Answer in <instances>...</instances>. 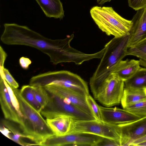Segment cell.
Listing matches in <instances>:
<instances>
[{"instance_id":"obj_1","label":"cell","mask_w":146,"mask_h":146,"mask_svg":"<svg viewBox=\"0 0 146 146\" xmlns=\"http://www.w3.org/2000/svg\"><path fill=\"white\" fill-rule=\"evenodd\" d=\"M1 40L9 45H22L36 48L46 54L53 64L72 62L80 65L85 62L87 54L72 47L73 34L62 39L53 40L44 37L28 27L15 23H5Z\"/></svg>"},{"instance_id":"obj_2","label":"cell","mask_w":146,"mask_h":146,"mask_svg":"<svg viewBox=\"0 0 146 146\" xmlns=\"http://www.w3.org/2000/svg\"><path fill=\"white\" fill-rule=\"evenodd\" d=\"M19 102L21 112L23 118L19 125L22 132L36 145H40L46 138L54 135L46 120L40 113L29 104L21 96L20 90L11 87Z\"/></svg>"},{"instance_id":"obj_3","label":"cell","mask_w":146,"mask_h":146,"mask_svg":"<svg viewBox=\"0 0 146 146\" xmlns=\"http://www.w3.org/2000/svg\"><path fill=\"white\" fill-rule=\"evenodd\" d=\"M129 37V33L120 37H114L105 45L104 54L90 78V87L104 82L111 74L115 65L127 56Z\"/></svg>"},{"instance_id":"obj_4","label":"cell","mask_w":146,"mask_h":146,"mask_svg":"<svg viewBox=\"0 0 146 146\" xmlns=\"http://www.w3.org/2000/svg\"><path fill=\"white\" fill-rule=\"evenodd\" d=\"M90 13L98 27L108 35L118 37L129 33L131 20L122 17L112 7L95 6L90 9Z\"/></svg>"},{"instance_id":"obj_5","label":"cell","mask_w":146,"mask_h":146,"mask_svg":"<svg viewBox=\"0 0 146 146\" xmlns=\"http://www.w3.org/2000/svg\"><path fill=\"white\" fill-rule=\"evenodd\" d=\"M29 83L32 86L42 87L55 84L82 95L89 94L86 82L77 74L67 70L50 71L39 74L32 77Z\"/></svg>"},{"instance_id":"obj_6","label":"cell","mask_w":146,"mask_h":146,"mask_svg":"<svg viewBox=\"0 0 146 146\" xmlns=\"http://www.w3.org/2000/svg\"><path fill=\"white\" fill-rule=\"evenodd\" d=\"M90 88L94 99L105 107H111L121 103L124 81L110 74L104 82Z\"/></svg>"},{"instance_id":"obj_7","label":"cell","mask_w":146,"mask_h":146,"mask_svg":"<svg viewBox=\"0 0 146 146\" xmlns=\"http://www.w3.org/2000/svg\"><path fill=\"white\" fill-rule=\"evenodd\" d=\"M50 94L49 101L40 112L46 119L64 115L76 120L96 119L95 117L83 111L67 100Z\"/></svg>"},{"instance_id":"obj_8","label":"cell","mask_w":146,"mask_h":146,"mask_svg":"<svg viewBox=\"0 0 146 146\" xmlns=\"http://www.w3.org/2000/svg\"><path fill=\"white\" fill-rule=\"evenodd\" d=\"M87 133L120 141V131L118 125H113L96 119H73L69 134Z\"/></svg>"},{"instance_id":"obj_9","label":"cell","mask_w":146,"mask_h":146,"mask_svg":"<svg viewBox=\"0 0 146 146\" xmlns=\"http://www.w3.org/2000/svg\"><path fill=\"white\" fill-rule=\"evenodd\" d=\"M102 138L100 136L87 133L69 134L62 135H54L45 139L40 146H97Z\"/></svg>"},{"instance_id":"obj_10","label":"cell","mask_w":146,"mask_h":146,"mask_svg":"<svg viewBox=\"0 0 146 146\" xmlns=\"http://www.w3.org/2000/svg\"><path fill=\"white\" fill-rule=\"evenodd\" d=\"M43 87L50 94L67 100L83 111L95 117L87 103L86 96L80 94L66 87L55 84H50Z\"/></svg>"},{"instance_id":"obj_11","label":"cell","mask_w":146,"mask_h":146,"mask_svg":"<svg viewBox=\"0 0 146 146\" xmlns=\"http://www.w3.org/2000/svg\"><path fill=\"white\" fill-rule=\"evenodd\" d=\"M118 125L120 131L121 146H130L133 141L146 135V117Z\"/></svg>"},{"instance_id":"obj_12","label":"cell","mask_w":146,"mask_h":146,"mask_svg":"<svg viewBox=\"0 0 146 146\" xmlns=\"http://www.w3.org/2000/svg\"><path fill=\"white\" fill-rule=\"evenodd\" d=\"M100 107L102 121L110 124L118 125L127 123L141 118L124 109L101 106Z\"/></svg>"},{"instance_id":"obj_13","label":"cell","mask_w":146,"mask_h":146,"mask_svg":"<svg viewBox=\"0 0 146 146\" xmlns=\"http://www.w3.org/2000/svg\"><path fill=\"white\" fill-rule=\"evenodd\" d=\"M137 11L131 20L128 48L146 38V7Z\"/></svg>"},{"instance_id":"obj_14","label":"cell","mask_w":146,"mask_h":146,"mask_svg":"<svg viewBox=\"0 0 146 146\" xmlns=\"http://www.w3.org/2000/svg\"><path fill=\"white\" fill-rule=\"evenodd\" d=\"M4 77H0V102L1 109L6 119L21 125L23 121V117L14 107Z\"/></svg>"},{"instance_id":"obj_15","label":"cell","mask_w":146,"mask_h":146,"mask_svg":"<svg viewBox=\"0 0 146 146\" xmlns=\"http://www.w3.org/2000/svg\"><path fill=\"white\" fill-rule=\"evenodd\" d=\"M140 61L127 59L119 61L114 67L111 74L116 75L124 81L132 76L140 66Z\"/></svg>"},{"instance_id":"obj_16","label":"cell","mask_w":146,"mask_h":146,"mask_svg":"<svg viewBox=\"0 0 146 146\" xmlns=\"http://www.w3.org/2000/svg\"><path fill=\"white\" fill-rule=\"evenodd\" d=\"M9 121L2 120L0 127L1 132L6 137L19 144L23 146L34 145L25 141V139H29L28 137L20 131Z\"/></svg>"},{"instance_id":"obj_17","label":"cell","mask_w":146,"mask_h":146,"mask_svg":"<svg viewBox=\"0 0 146 146\" xmlns=\"http://www.w3.org/2000/svg\"><path fill=\"white\" fill-rule=\"evenodd\" d=\"M46 16L62 19L64 17L62 4L60 0H35Z\"/></svg>"},{"instance_id":"obj_18","label":"cell","mask_w":146,"mask_h":146,"mask_svg":"<svg viewBox=\"0 0 146 146\" xmlns=\"http://www.w3.org/2000/svg\"><path fill=\"white\" fill-rule=\"evenodd\" d=\"M73 119L69 116L62 115L46 120L55 135H62L68 133Z\"/></svg>"},{"instance_id":"obj_19","label":"cell","mask_w":146,"mask_h":146,"mask_svg":"<svg viewBox=\"0 0 146 146\" xmlns=\"http://www.w3.org/2000/svg\"><path fill=\"white\" fill-rule=\"evenodd\" d=\"M146 100V88L134 89L124 88L121 103L123 108Z\"/></svg>"},{"instance_id":"obj_20","label":"cell","mask_w":146,"mask_h":146,"mask_svg":"<svg viewBox=\"0 0 146 146\" xmlns=\"http://www.w3.org/2000/svg\"><path fill=\"white\" fill-rule=\"evenodd\" d=\"M124 88H146V68L140 67L132 76L125 81Z\"/></svg>"},{"instance_id":"obj_21","label":"cell","mask_w":146,"mask_h":146,"mask_svg":"<svg viewBox=\"0 0 146 146\" xmlns=\"http://www.w3.org/2000/svg\"><path fill=\"white\" fill-rule=\"evenodd\" d=\"M20 92L23 98L37 111L40 113L42 108L35 98L33 92L32 86L30 85H24L22 87Z\"/></svg>"},{"instance_id":"obj_22","label":"cell","mask_w":146,"mask_h":146,"mask_svg":"<svg viewBox=\"0 0 146 146\" xmlns=\"http://www.w3.org/2000/svg\"><path fill=\"white\" fill-rule=\"evenodd\" d=\"M127 55L136 56L139 59L146 58V38L135 45L128 48Z\"/></svg>"},{"instance_id":"obj_23","label":"cell","mask_w":146,"mask_h":146,"mask_svg":"<svg viewBox=\"0 0 146 146\" xmlns=\"http://www.w3.org/2000/svg\"><path fill=\"white\" fill-rule=\"evenodd\" d=\"M32 86L35 98L41 106L42 110L49 101L50 95L43 87Z\"/></svg>"},{"instance_id":"obj_24","label":"cell","mask_w":146,"mask_h":146,"mask_svg":"<svg viewBox=\"0 0 146 146\" xmlns=\"http://www.w3.org/2000/svg\"><path fill=\"white\" fill-rule=\"evenodd\" d=\"M123 108L141 118L146 117V100L129 105Z\"/></svg>"},{"instance_id":"obj_25","label":"cell","mask_w":146,"mask_h":146,"mask_svg":"<svg viewBox=\"0 0 146 146\" xmlns=\"http://www.w3.org/2000/svg\"><path fill=\"white\" fill-rule=\"evenodd\" d=\"M87 103L92 111L96 120L102 121L100 106L95 102L92 97L90 95L86 96Z\"/></svg>"},{"instance_id":"obj_26","label":"cell","mask_w":146,"mask_h":146,"mask_svg":"<svg viewBox=\"0 0 146 146\" xmlns=\"http://www.w3.org/2000/svg\"><path fill=\"white\" fill-rule=\"evenodd\" d=\"M0 74L4 75L5 80L11 87L15 88H18L19 85L18 83L15 80L7 69L4 67H0Z\"/></svg>"},{"instance_id":"obj_27","label":"cell","mask_w":146,"mask_h":146,"mask_svg":"<svg viewBox=\"0 0 146 146\" xmlns=\"http://www.w3.org/2000/svg\"><path fill=\"white\" fill-rule=\"evenodd\" d=\"M5 82L12 103L14 107L19 114L23 117L20 110V106L18 100L13 89L5 80Z\"/></svg>"},{"instance_id":"obj_28","label":"cell","mask_w":146,"mask_h":146,"mask_svg":"<svg viewBox=\"0 0 146 146\" xmlns=\"http://www.w3.org/2000/svg\"><path fill=\"white\" fill-rule=\"evenodd\" d=\"M129 6L136 11L146 7V0H128Z\"/></svg>"},{"instance_id":"obj_29","label":"cell","mask_w":146,"mask_h":146,"mask_svg":"<svg viewBox=\"0 0 146 146\" xmlns=\"http://www.w3.org/2000/svg\"><path fill=\"white\" fill-rule=\"evenodd\" d=\"M98 146H121L119 141L102 137Z\"/></svg>"},{"instance_id":"obj_30","label":"cell","mask_w":146,"mask_h":146,"mask_svg":"<svg viewBox=\"0 0 146 146\" xmlns=\"http://www.w3.org/2000/svg\"><path fill=\"white\" fill-rule=\"evenodd\" d=\"M31 62V61L29 58L24 57H21L19 60V63L21 67L25 69H27Z\"/></svg>"},{"instance_id":"obj_31","label":"cell","mask_w":146,"mask_h":146,"mask_svg":"<svg viewBox=\"0 0 146 146\" xmlns=\"http://www.w3.org/2000/svg\"><path fill=\"white\" fill-rule=\"evenodd\" d=\"M0 67H3L7 55L1 46H0Z\"/></svg>"},{"instance_id":"obj_32","label":"cell","mask_w":146,"mask_h":146,"mask_svg":"<svg viewBox=\"0 0 146 146\" xmlns=\"http://www.w3.org/2000/svg\"><path fill=\"white\" fill-rule=\"evenodd\" d=\"M146 141V135L133 141L131 143L130 146H137L138 144Z\"/></svg>"},{"instance_id":"obj_33","label":"cell","mask_w":146,"mask_h":146,"mask_svg":"<svg viewBox=\"0 0 146 146\" xmlns=\"http://www.w3.org/2000/svg\"><path fill=\"white\" fill-rule=\"evenodd\" d=\"M112 0H96L97 2L100 5H102L106 3L109 2Z\"/></svg>"},{"instance_id":"obj_34","label":"cell","mask_w":146,"mask_h":146,"mask_svg":"<svg viewBox=\"0 0 146 146\" xmlns=\"http://www.w3.org/2000/svg\"><path fill=\"white\" fill-rule=\"evenodd\" d=\"M139 60L140 65L146 68V58L143 59H139Z\"/></svg>"},{"instance_id":"obj_35","label":"cell","mask_w":146,"mask_h":146,"mask_svg":"<svg viewBox=\"0 0 146 146\" xmlns=\"http://www.w3.org/2000/svg\"><path fill=\"white\" fill-rule=\"evenodd\" d=\"M137 146H146V141L138 144Z\"/></svg>"}]
</instances>
